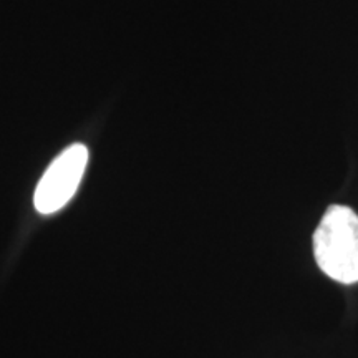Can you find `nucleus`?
<instances>
[{"label":"nucleus","instance_id":"nucleus-1","mask_svg":"<svg viewBox=\"0 0 358 358\" xmlns=\"http://www.w3.org/2000/svg\"><path fill=\"white\" fill-rule=\"evenodd\" d=\"M313 256L327 277L340 284L358 282V214L348 206H330L315 232Z\"/></svg>","mask_w":358,"mask_h":358},{"label":"nucleus","instance_id":"nucleus-2","mask_svg":"<svg viewBox=\"0 0 358 358\" xmlns=\"http://www.w3.org/2000/svg\"><path fill=\"white\" fill-rule=\"evenodd\" d=\"M88 156V148L75 143L52 161L34 192V206L40 214H55L70 203L83 179Z\"/></svg>","mask_w":358,"mask_h":358}]
</instances>
